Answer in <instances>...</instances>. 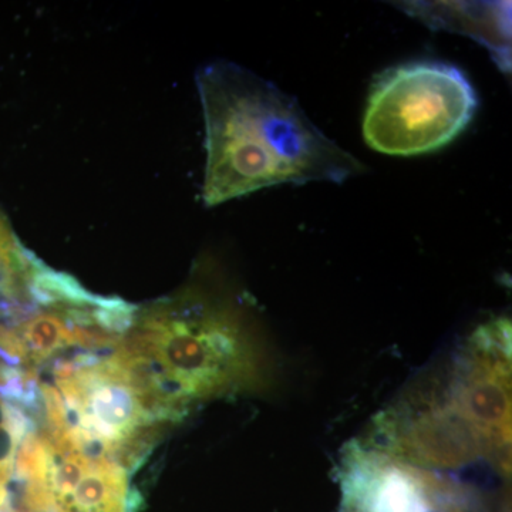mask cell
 I'll return each mask as SVG.
<instances>
[{"label":"cell","mask_w":512,"mask_h":512,"mask_svg":"<svg viewBox=\"0 0 512 512\" xmlns=\"http://www.w3.org/2000/svg\"><path fill=\"white\" fill-rule=\"evenodd\" d=\"M18 336L36 373L37 367L49 363L60 350L70 346L66 322L56 309L33 315L19 329Z\"/></svg>","instance_id":"cell-5"},{"label":"cell","mask_w":512,"mask_h":512,"mask_svg":"<svg viewBox=\"0 0 512 512\" xmlns=\"http://www.w3.org/2000/svg\"><path fill=\"white\" fill-rule=\"evenodd\" d=\"M205 133V204L275 185L343 184L363 164L322 133L295 97L244 67L205 66L197 76Z\"/></svg>","instance_id":"cell-1"},{"label":"cell","mask_w":512,"mask_h":512,"mask_svg":"<svg viewBox=\"0 0 512 512\" xmlns=\"http://www.w3.org/2000/svg\"><path fill=\"white\" fill-rule=\"evenodd\" d=\"M477 109L476 89L457 66L433 60L399 64L370 87L363 137L386 156H421L456 140Z\"/></svg>","instance_id":"cell-3"},{"label":"cell","mask_w":512,"mask_h":512,"mask_svg":"<svg viewBox=\"0 0 512 512\" xmlns=\"http://www.w3.org/2000/svg\"><path fill=\"white\" fill-rule=\"evenodd\" d=\"M402 9L434 30L463 33L490 50L503 70L511 63L510 3L406 2Z\"/></svg>","instance_id":"cell-4"},{"label":"cell","mask_w":512,"mask_h":512,"mask_svg":"<svg viewBox=\"0 0 512 512\" xmlns=\"http://www.w3.org/2000/svg\"><path fill=\"white\" fill-rule=\"evenodd\" d=\"M29 265L30 252L19 244L0 215V272L9 276L25 275Z\"/></svg>","instance_id":"cell-6"},{"label":"cell","mask_w":512,"mask_h":512,"mask_svg":"<svg viewBox=\"0 0 512 512\" xmlns=\"http://www.w3.org/2000/svg\"><path fill=\"white\" fill-rule=\"evenodd\" d=\"M131 342L156 360L191 403L261 382V359L244 312L208 293L188 291L138 313Z\"/></svg>","instance_id":"cell-2"}]
</instances>
